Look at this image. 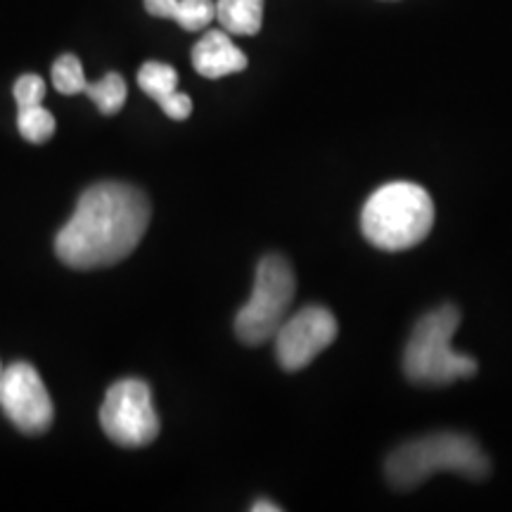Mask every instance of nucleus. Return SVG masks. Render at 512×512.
I'll return each instance as SVG.
<instances>
[{"label":"nucleus","instance_id":"1","mask_svg":"<svg viewBox=\"0 0 512 512\" xmlns=\"http://www.w3.org/2000/svg\"><path fill=\"white\" fill-rule=\"evenodd\" d=\"M150 226V200L128 183H95L81 195L72 219L55 238L64 266L91 271L124 261Z\"/></svg>","mask_w":512,"mask_h":512},{"label":"nucleus","instance_id":"4","mask_svg":"<svg viewBox=\"0 0 512 512\" xmlns=\"http://www.w3.org/2000/svg\"><path fill=\"white\" fill-rule=\"evenodd\" d=\"M460 325L458 306L444 304L427 311L408 337L403 351V373L422 387H446L477 375L475 358L451 347V337Z\"/></svg>","mask_w":512,"mask_h":512},{"label":"nucleus","instance_id":"7","mask_svg":"<svg viewBox=\"0 0 512 512\" xmlns=\"http://www.w3.org/2000/svg\"><path fill=\"white\" fill-rule=\"evenodd\" d=\"M0 408L8 420L24 434H43L53 425L55 408L41 375L34 366L19 361L3 370Z\"/></svg>","mask_w":512,"mask_h":512},{"label":"nucleus","instance_id":"5","mask_svg":"<svg viewBox=\"0 0 512 512\" xmlns=\"http://www.w3.org/2000/svg\"><path fill=\"white\" fill-rule=\"evenodd\" d=\"M297 292L290 261L280 254H266L256 266L252 297L235 316V335L247 347L268 342L285 323Z\"/></svg>","mask_w":512,"mask_h":512},{"label":"nucleus","instance_id":"18","mask_svg":"<svg viewBox=\"0 0 512 512\" xmlns=\"http://www.w3.org/2000/svg\"><path fill=\"white\" fill-rule=\"evenodd\" d=\"M178 0H145V10L150 12L152 17H162V19H174Z\"/></svg>","mask_w":512,"mask_h":512},{"label":"nucleus","instance_id":"16","mask_svg":"<svg viewBox=\"0 0 512 512\" xmlns=\"http://www.w3.org/2000/svg\"><path fill=\"white\" fill-rule=\"evenodd\" d=\"M12 95H15L17 107L24 110V107L41 105L43 98H46V81L36 74H24L15 81V88H12Z\"/></svg>","mask_w":512,"mask_h":512},{"label":"nucleus","instance_id":"3","mask_svg":"<svg viewBox=\"0 0 512 512\" xmlns=\"http://www.w3.org/2000/svg\"><path fill=\"white\" fill-rule=\"evenodd\" d=\"M434 226V202L422 185L392 181L377 188L361 211V230L382 252H406L420 245Z\"/></svg>","mask_w":512,"mask_h":512},{"label":"nucleus","instance_id":"14","mask_svg":"<svg viewBox=\"0 0 512 512\" xmlns=\"http://www.w3.org/2000/svg\"><path fill=\"white\" fill-rule=\"evenodd\" d=\"M53 83L55 91L62 95H76L86 91L88 81L83 74V64L76 55H62L53 64Z\"/></svg>","mask_w":512,"mask_h":512},{"label":"nucleus","instance_id":"6","mask_svg":"<svg viewBox=\"0 0 512 512\" xmlns=\"http://www.w3.org/2000/svg\"><path fill=\"white\" fill-rule=\"evenodd\" d=\"M100 425L114 444L140 448L159 434V415L152 403L150 384L138 377L114 382L100 408Z\"/></svg>","mask_w":512,"mask_h":512},{"label":"nucleus","instance_id":"12","mask_svg":"<svg viewBox=\"0 0 512 512\" xmlns=\"http://www.w3.org/2000/svg\"><path fill=\"white\" fill-rule=\"evenodd\" d=\"M91 98L95 105H98V110L102 114H107V117H112V114L121 112V107H124L126 102V81L124 76L117 74V72H110L102 76L100 81L95 83H88L86 91H83Z\"/></svg>","mask_w":512,"mask_h":512},{"label":"nucleus","instance_id":"10","mask_svg":"<svg viewBox=\"0 0 512 512\" xmlns=\"http://www.w3.org/2000/svg\"><path fill=\"white\" fill-rule=\"evenodd\" d=\"M216 19L228 34L254 36L264 22V0H219Z\"/></svg>","mask_w":512,"mask_h":512},{"label":"nucleus","instance_id":"13","mask_svg":"<svg viewBox=\"0 0 512 512\" xmlns=\"http://www.w3.org/2000/svg\"><path fill=\"white\" fill-rule=\"evenodd\" d=\"M17 128L24 140H29V143L34 145H41V143H48V140L55 136L57 124H55V117L46 110V107L34 105V107H24V110H19Z\"/></svg>","mask_w":512,"mask_h":512},{"label":"nucleus","instance_id":"17","mask_svg":"<svg viewBox=\"0 0 512 512\" xmlns=\"http://www.w3.org/2000/svg\"><path fill=\"white\" fill-rule=\"evenodd\" d=\"M159 107H162V112L166 114V117L174 119V121H185L192 114L190 95H185L181 91L171 93L169 98H164L162 102H159Z\"/></svg>","mask_w":512,"mask_h":512},{"label":"nucleus","instance_id":"8","mask_svg":"<svg viewBox=\"0 0 512 512\" xmlns=\"http://www.w3.org/2000/svg\"><path fill=\"white\" fill-rule=\"evenodd\" d=\"M273 339L280 366L290 373H297L335 342L337 320L325 306H306L294 316L285 318Z\"/></svg>","mask_w":512,"mask_h":512},{"label":"nucleus","instance_id":"19","mask_svg":"<svg viewBox=\"0 0 512 512\" xmlns=\"http://www.w3.org/2000/svg\"><path fill=\"white\" fill-rule=\"evenodd\" d=\"M278 512L280 505H271V501H256L252 505V512Z\"/></svg>","mask_w":512,"mask_h":512},{"label":"nucleus","instance_id":"9","mask_svg":"<svg viewBox=\"0 0 512 512\" xmlns=\"http://www.w3.org/2000/svg\"><path fill=\"white\" fill-rule=\"evenodd\" d=\"M192 67L204 79H223L245 72L247 55L230 41L226 29H211L192 48Z\"/></svg>","mask_w":512,"mask_h":512},{"label":"nucleus","instance_id":"11","mask_svg":"<svg viewBox=\"0 0 512 512\" xmlns=\"http://www.w3.org/2000/svg\"><path fill=\"white\" fill-rule=\"evenodd\" d=\"M138 86L152 100L162 102L171 93L178 91V74L171 64L145 62L138 72Z\"/></svg>","mask_w":512,"mask_h":512},{"label":"nucleus","instance_id":"15","mask_svg":"<svg viewBox=\"0 0 512 512\" xmlns=\"http://www.w3.org/2000/svg\"><path fill=\"white\" fill-rule=\"evenodd\" d=\"M216 17L214 0H178L174 22L181 24L185 31H202Z\"/></svg>","mask_w":512,"mask_h":512},{"label":"nucleus","instance_id":"20","mask_svg":"<svg viewBox=\"0 0 512 512\" xmlns=\"http://www.w3.org/2000/svg\"><path fill=\"white\" fill-rule=\"evenodd\" d=\"M0 382H3V366H0Z\"/></svg>","mask_w":512,"mask_h":512},{"label":"nucleus","instance_id":"2","mask_svg":"<svg viewBox=\"0 0 512 512\" xmlns=\"http://www.w3.org/2000/svg\"><path fill=\"white\" fill-rule=\"evenodd\" d=\"M437 472H456L477 482L489 477L491 463L475 439L458 432H437L406 441L394 448L384 463V475L399 491H411Z\"/></svg>","mask_w":512,"mask_h":512}]
</instances>
